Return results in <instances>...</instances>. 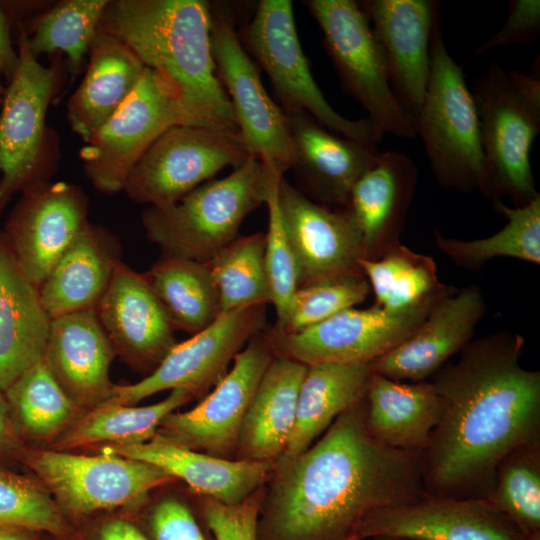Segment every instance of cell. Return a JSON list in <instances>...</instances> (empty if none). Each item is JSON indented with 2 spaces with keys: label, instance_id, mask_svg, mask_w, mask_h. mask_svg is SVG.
Instances as JSON below:
<instances>
[{
  "label": "cell",
  "instance_id": "6da1fadb",
  "mask_svg": "<svg viewBox=\"0 0 540 540\" xmlns=\"http://www.w3.org/2000/svg\"><path fill=\"white\" fill-rule=\"evenodd\" d=\"M518 334L468 343L436 372L441 416L421 454L426 495L485 499L500 461L540 442V373L521 366Z\"/></svg>",
  "mask_w": 540,
  "mask_h": 540
},
{
  "label": "cell",
  "instance_id": "7a4b0ae2",
  "mask_svg": "<svg viewBox=\"0 0 540 540\" xmlns=\"http://www.w3.org/2000/svg\"><path fill=\"white\" fill-rule=\"evenodd\" d=\"M365 398L298 457L275 465L265 499V540H348L372 510L425 495L421 453L376 440Z\"/></svg>",
  "mask_w": 540,
  "mask_h": 540
},
{
  "label": "cell",
  "instance_id": "3957f363",
  "mask_svg": "<svg viewBox=\"0 0 540 540\" xmlns=\"http://www.w3.org/2000/svg\"><path fill=\"white\" fill-rule=\"evenodd\" d=\"M210 4L203 0H109L98 31L125 43L146 68L180 90L186 125L240 139L212 56Z\"/></svg>",
  "mask_w": 540,
  "mask_h": 540
},
{
  "label": "cell",
  "instance_id": "277c9868",
  "mask_svg": "<svg viewBox=\"0 0 540 540\" xmlns=\"http://www.w3.org/2000/svg\"><path fill=\"white\" fill-rule=\"evenodd\" d=\"M275 164L248 157L228 176L198 186L177 202L148 206L142 225L163 255L207 262L235 240L244 218L265 204Z\"/></svg>",
  "mask_w": 540,
  "mask_h": 540
},
{
  "label": "cell",
  "instance_id": "5b68a950",
  "mask_svg": "<svg viewBox=\"0 0 540 540\" xmlns=\"http://www.w3.org/2000/svg\"><path fill=\"white\" fill-rule=\"evenodd\" d=\"M16 29L19 64L0 109V214L15 194L51 181L61 158L60 137L46 117L65 82L64 63L42 65L23 23Z\"/></svg>",
  "mask_w": 540,
  "mask_h": 540
},
{
  "label": "cell",
  "instance_id": "8992f818",
  "mask_svg": "<svg viewBox=\"0 0 540 540\" xmlns=\"http://www.w3.org/2000/svg\"><path fill=\"white\" fill-rule=\"evenodd\" d=\"M475 102L484 159L481 189L508 194L521 205L538 193L530 164L540 133V82L535 75L491 63L470 90Z\"/></svg>",
  "mask_w": 540,
  "mask_h": 540
},
{
  "label": "cell",
  "instance_id": "52a82bcc",
  "mask_svg": "<svg viewBox=\"0 0 540 540\" xmlns=\"http://www.w3.org/2000/svg\"><path fill=\"white\" fill-rule=\"evenodd\" d=\"M414 130L441 184L481 189L484 159L477 110L463 69L444 44L441 23L432 35L429 76Z\"/></svg>",
  "mask_w": 540,
  "mask_h": 540
},
{
  "label": "cell",
  "instance_id": "ba28073f",
  "mask_svg": "<svg viewBox=\"0 0 540 540\" xmlns=\"http://www.w3.org/2000/svg\"><path fill=\"white\" fill-rule=\"evenodd\" d=\"M344 89L368 113L379 140L385 134L415 137L412 121L395 97L382 48L368 18L353 0H306Z\"/></svg>",
  "mask_w": 540,
  "mask_h": 540
},
{
  "label": "cell",
  "instance_id": "9c48e42d",
  "mask_svg": "<svg viewBox=\"0 0 540 540\" xmlns=\"http://www.w3.org/2000/svg\"><path fill=\"white\" fill-rule=\"evenodd\" d=\"M186 125L182 95L160 72L146 68L119 109L80 149L86 178L100 193L123 191L150 146L169 128Z\"/></svg>",
  "mask_w": 540,
  "mask_h": 540
},
{
  "label": "cell",
  "instance_id": "30bf717a",
  "mask_svg": "<svg viewBox=\"0 0 540 540\" xmlns=\"http://www.w3.org/2000/svg\"><path fill=\"white\" fill-rule=\"evenodd\" d=\"M244 40L270 79L284 112L304 111L338 135L379 143L367 118L348 119L324 97L301 47L290 0L260 1Z\"/></svg>",
  "mask_w": 540,
  "mask_h": 540
},
{
  "label": "cell",
  "instance_id": "8fae6325",
  "mask_svg": "<svg viewBox=\"0 0 540 540\" xmlns=\"http://www.w3.org/2000/svg\"><path fill=\"white\" fill-rule=\"evenodd\" d=\"M265 322L266 305L221 313L209 326L176 343L147 377L134 384L114 385L109 398L98 406L134 405L163 390L203 394L223 378L235 355L263 331Z\"/></svg>",
  "mask_w": 540,
  "mask_h": 540
},
{
  "label": "cell",
  "instance_id": "7c38bea8",
  "mask_svg": "<svg viewBox=\"0 0 540 540\" xmlns=\"http://www.w3.org/2000/svg\"><path fill=\"white\" fill-rule=\"evenodd\" d=\"M249 157L242 141L193 125L165 131L130 172L123 191L134 202L173 204L227 166Z\"/></svg>",
  "mask_w": 540,
  "mask_h": 540
},
{
  "label": "cell",
  "instance_id": "4fadbf2b",
  "mask_svg": "<svg viewBox=\"0 0 540 540\" xmlns=\"http://www.w3.org/2000/svg\"><path fill=\"white\" fill-rule=\"evenodd\" d=\"M23 462L61 506L89 513L131 504L173 478L160 468L111 453L75 455L58 450H26Z\"/></svg>",
  "mask_w": 540,
  "mask_h": 540
},
{
  "label": "cell",
  "instance_id": "5bb4252c",
  "mask_svg": "<svg viewBox=\"0 0 540 540\" xmlns=\"http://www.w3.org/2000/svg\"><path fill=\"white\" fill-rule=\"evenodd\" d=\"M267 332L253 336L233 365L198 405L172 412L156 435L179 446L226 458L236 450L240 429L258 385L275 357Z\"/></svg>",
  "mask_w": 540,
  "mask_h": 540
},
{
  "label": "cell",
  "instance_id": "9a60e30c",
  "mask_svg": "<svg viewBox=\"0 0 540 540\" xmlns=\"http://www.w3.org/2000/svg\"><path fill=\"white\" fill-rule=\"evenodd\" d=\"M435 304L402 313L351 307L305 330L267 335L276 355L306 366L373 362L406 340Z\"/></svg>",
  "mask_w": 540,
  "mask_h": 540
},
{
  "label": "cell",
  "instance_id": "2e32d148",
  "mask_svg": "<svg viewBox=\"0 0 540 540\" xmlns=\"http://www.w3.org/2000/svg\"><path fill=\"white\" fill-rule=\"evenodd\" d=\"M211 48L218 78L230 95L248 155L271 162L285 173L292 162L286 115L265 90L231 19L221 12L212 14Z\"/></svg>",
  "mask_w": 540,
  "mask_h": 540
},
{
  "label": "cell",
  "instance_id": "e0dca14e",
  "mask_svg": "<svg viewBox=\"0 0 540 540\" xmlns=\"http://www.w3.org/2000/svg\"><path fill=\"white\" fill-rule=\"evenodd\" d=\"M20 194L3 233L27 277L40 287L88 221V198L64 181L40 183Z\"/></svg>",
  "mask_w": 540,
  "mask_h": 540
},
{
  "label": "cell",
  "instance_id": "ac0fdd59",
  "mask_svg": "<svg viewBox=\"0 0 540 540\" xmlns=\"http://www.w3.org/2000/svg\"><path fill=\"white\" fill-rule=\"evenodd\" d=\"M360 538L411 540H526L504 514L485 499L423 497L370 511L359 523Z\"/></svg>",
  "mask_w": 540,
  "mask_h": 540
},
{
  "label": "cell",
  "instance_id": "d6986e66",
  "mask_svg": "<svg viewBox=\"0 0 540 540\" xmlns=\"http://www.w3.org/2000/svg\"><path fill=\"white\" fill-rule=\"evenodd\" d=\"M278 202L298 272V287L360 272L366 258L356 223L348 210L316 203L282 176Z\"/></svg>",
  "mask_w": 540,
  "mask_h": 540
},
{
  "label": "cell",
  "instance_id": "ffe728a7",
  "mask_svg": "<svg viewBox=\"0 0 540 540\" xmlns=\"http://www.w3.org/2000/svg\"><path fill=\"white\" fill-rule=\"evenodd\" d=\"M380 44L392 91L413 123L425 96L430 44L440 21L434 0H365L358 2Z\"/></svg>",
  "mask_w": 540,
  "mask_h": 540
},
{
  "label": "cell",
  "instance_id": "44dd1931",
  "mask_svg": "<svg viewBox=\"0 0 540 540\" xmlns=\"http://www.w3.org/2000/svg\"><path fill=\"white\" fill-rule=\"evenodd\" d=\"M95 311L115 352L132 364L157 367L177 343L174 327L145 274L123 262Z\"/></svg>",
  "mask_w": 540,
  "mask_h": 540
},
{
  "label": "cell",
  "instance_id": "7402d4cb",
  "mask_svg": "<svg viewBox=\"0 0 540 540\" xmlns=\"http://www.w3.org/2000/svg\"><path fill=\"white\" fill-rule=\"evenodd\" d=\"M484 312L478 288L449 293L406 340L372 362L373 372L399 382L422 381L469 343Z\"/></svg>",
  "mask_w": 540,
  "mask_h": 540
},
{
  "label": "cell",
  "instance_id": "603a6c76",
  "mask_svg": "<svg viewBox=\"0 0 540 540\" xmlns=\"http://www.w3.org/2000/svg\"><path fill=\"white\" fill-rule=\"evenodd\" d=\"M284 113L292 143L290 168L318 201L347 206L352 187L380 156L376 144L338 135L304 111Z\"/></svg>",
  "mask_w": 540,
  "mask_h": 540
},
{
  "label": "cell",
  "instance_id": "cb8c5ba5",
  "mask_svg": "<svg viewBox=\"0 0 540 540\" xmlns=\"http://www.w3.org/2000/svg\"><path fill=\"white\" fill-rule=\"evenodd\" d=\"M115 354L95 309H89L52 319L42 360L77 406L94 408L111 394Z\"/></svg>",
  "mask_w": 540,
  "mask_h": 540
},
{
  "label": "cell",
  "instance_id": "d4e9b609",
  "mask_svg": "<svg viewBox=\"0 0 540 540\" xmlns=\"http://www.w3.org/2000/svg\"><path fill=\"white\" fill-rule=\"evenodd\" d=\"M103 449L152 464L179 478L208 499L238 504L262 487L275 468L272 462L229 460L176 445L155 435L133 445L107 444Z\"/></svg>",
  "mask_w": 540,
  "mask_h": 540
},
{
  "label": "cell",
  "instance_id": "484cf974",
  "mask_svg": "<svg viewBox=\"0 0 540 540\" xmlns=\"http://www.w3.org/2000/svg\"><path fill=\"white\" fill-rule=\"evenodd\" d=\"M51 317L0 231V391L43 359Z\"/></svg>",
  "mask_w": 540,
  "mask_h": 540
},
{
  "label": "cell",
  "instance_id": "4316f807",
  "mask_svg": "<svg viewBox=\"0 0 540 540\" xmlns=\"http://www.w3.org/2000/svg\"><path fill=\"white\" fill-rule=\"evenodd\" d=\"M121 262L117 237L87 221L39 287L51 319L95 309Z\"/></svg>",
  "mask_w": 540,
  "mask_h": 540
},
{
  "label": "cell",
  "instance_id": "83f0119b",
  "mask_svg": "<svg viewBox=\"0 0 540 540\" xmlns=\"http://www.w3.org/2000/svg\"><path fill=\"white\" fill-rule=\"evenodd\" d=\"M146 67L122 41L96 32L84 78L67 102L71 130L84 143L119 109L142 78Z\"/></svg>",
  "mask_w": 540,
  "mask_h": 540
},
{
  "label": "cell",
  "instance_id": "f1b7e54d",
  "mask_svg": "<svg viewBox=\"0 0 540 540\" xmlns=\"http://www.w3.org/2000/svg\"><path fill=\"white\" fill-rule=\"evenodd\" d=\"M308 366L275 355L265 371L243 420L236 460L275 463L290 440L300 386Z\"/></svg>",
  "mask_w": 540,
  "mask_h": 540
},
{
  "label": "cell",
  "instance_id": "f546056e",
  "mask_svg": "<svg viewBox=\"0 0 540 540\" xmlns=\"http://www.w3.org/2000/svg\"><path fill=\"white\" fill-rule=\"evenodd\" d=\"M369 433L391 448L421 453L439 422L442 404L429 382L402 383L372 373L365 394Z\"/></svg>",
  "mask_w": 540,
  "mask_h": 540
},
{
  "label": "cell",
  "instance_id": "4dcf8cb0",
  "mask_svg": "<svg viewBox=\"0 0 540 540\" xmlns=\"http://www.w3.org/2000/svg\"><path fill=\"white\" fill-rule=\"evenodd\" d=\"M372 373V362L308 366L299 390L294 428L275 465L301 455L339 415L363 400Z\"/></svg>",
  "mask_w": 540,
  "mask_h": 540
},
{
  "label": "cell",
  "instance_id": "1f68e13d",
  "mask_svg": "<svg viewBox=\"0 0 540 540\" xmlns=\"http://www.w3.org/2000/svg\"><path fill=\"white\" fill-rule=\"evenodd\" d=\"M417 180V167L403 153H380L351 189L346 206L359 230L366 258L399 228Z\"/></svg>",
  "mask_w": 540,
  "mask_h": 540
},
{
  "label": "cell",
  "instance_id": "d6a6232c",
  "mask_svg": "<svg viewBox=\"0 0 540 540\" xmlns=\"http://www.w3.org/2000/svg\"><path fill=\"white\" fill-rule=\"evenodd\" d=\"M144 274L174 329L195 334L222 313L219 296L205 262L163 255Z\"/></svg>",
  "mask_w": 540,
  "mask_h": 540
},
{
  "label": "cell",
  "instance_id": "836d02e7",
  "mask_svg": "<svg viewBox=\"0 0 540 540\" xmlns=\"http://www.w3.org/2000/svg\"><path fill=\"white\" fill-rule=\"evenodd\" d=\"M358 266L374 292L375 305L390 313L433 305L449 294L438 280L434 260L402 245L380 258H362Z\"/></svg>",
  "mask_w": 540,
  "mask_h": 540
},
{
  "label": "cell",
  "instance_id": "e575fe53",
  "mask_svg": "<svg viewBox=\"0 0 540 540\" xmlns=\"http://www.w3.org/2000/svg\"><path fill=\"white\" fill-rule=\"evenodd\" d=\"M191 398L189 392L174 389L162 401L148 406H97L61 437L56 448L68 449L99 442L117 445L147 442L156 435L164 418Z\"/></svg>",
  "mask_w": 540,
  "mask_h": 540
},
{
  "label": "cell",
  "instance_id": "d590c367",
  "mask_svg": "<svg viewBox=\"0 0 540 540\" xmlns=\"http://www.w3.org/2000/svg\"><path fill=\"white\" fill-rule=\"evenodd\" d=\"M497 212L507 218L497 233L482 239L464 241L445 238L436 232L438 248L455 263L478 267L495 257H510L540 263V196L524 205L510 208L500 199L494 200Z\"/></svg>",
  "mask_w": 540,
  "mask_h": 540
},
{
  "label": "cell",
  "instance_id": "8d00e7d4",
  "mask_svg": "<svg viewBox=\"0 0 540 540\" xmlns=\"http://www.w3.org/2000/svg\"><path fill=\"white\" fill-rule=\"evenodd\" d=\"M109 0H62L32 21L28 46L35 57L66 55L67 70L78 74L88 58L91 42Z\"/></svg>",
  "mask_w": 540,
  "mask_h": 540
},
{
  "label": "cell",
  "instance_id": "74e56055",
  "mask_svg": "<svg viewBox=\"0 0 540 540\" xmlns=\"http://www.w3.org/2000/svg\"><path fill=\"white\" fill-rule=\"evenodd\" d=\"M265 234L237 237L205 262L221 311L271 303L265 260Z\"/></svg>",
  "mask_w": 540,
  "mask_h": 540
},
{
  "label": "cell",
  "instance_id": "f35d334b",
  "mask_svg": "<svg viewBox=\"0 0 540 540\" xmlns=\"http://www.w3.org/2000/svg\"><path fill=\"white\" fill-rule=\"evenodd\" d=\"M485 500L528 538L540 530V442L508 453L497 466Z\"/></svg>",
  "mask_w": 540,
  "mask_h": 540
},
{
  "label": "cell",
  "instance_id": "ab89813d",
  "mask_svg": "<svg viewBox=\"0 0 540 540\" xmlns=\"http://www.w3.org/2000/svg\"><path fill=\"white\" fill-rule=\"evenodd\" d=\"M4 395L21 430L36 438L59 432L77 409L43 360L16 379Z\"/></svg>",
  "mask_w": 540,
  "mask_h": 540
},
{
  "label": "cell",
  "instance_id": "60d3db41",
  "mask_svg": "<svg viewBox=\"0 0 540 540\" xmlns=\"http://www.w3.org/2000/svg\"><path fill=\"white\" fill-rule=\"evenodd\" d=\"M369 292V283L361 271L300 286L292 296L286 324L279 333H296L321 323L360 304Z\"/></svg>",
  "mask_w": 540,
  "mask_h": 540
},
{
  "label": "cell",
  "instance_id": "b9f144b4",
  "mask_svg": "<svg viewBox=\"0 0 540 540\" xmlns=\"http://www.w3.org/2000/svg\"><path fill=\"white\" fill-rule=\"evenodd\" d=\"M277 175L269 189L265 204L268 208V230L265 234V268L271 291V303L276 311V324L272 328L281 332L286 324L292 296L298 288V272L278 202Z\"/></svg>",
  "mask_w": 540,
  "mask_h": 540
},
{
  "label": "cell",
  "instance_id": "7bdbcfd3",
  "mask_svg": "<svg viewBox=\"0 0 540 540\" xmlns=\"http://www.w3.org/2000/svg\"><path fill=\"white\" fill-rule=\"evenodd\" d=\"M0 526L61 534L64 519L48 492L38 483L0 470Z\"/></svg>",
  "mask_w": 540,
  "mask_h": 540
},
{
  "label": "cell",
  "instance_id": "ee69618b",
  "mask_svg": "<svg viewBox=\"0 0 540 540\" xmlns=\"http://www.w3.org/2000/svg\"><path fill=\"white\" fill-rule=\"evenodd\" d=\"M262 499L261 488L234 505L206 498L204 515L216 540H258Z\"/></svg>",
  "mask_w": 540,
  "mask_h": 540
},
{
  "label": "cell",
  "instance_id": "f6af8a7d",
  "mask_svg": "<svg viewBox=\"0 0 540 540\" xmlns=\"http://www.w3.org/2000/svg\"><path fill=\"white\" fill-rule=\"evenodd\" d=\"M540 33V1L512 0L507 19L502 28L487 42L478 47L474 56L487 50L528 43Z\"/></svg>",
  "mask_w": 540,
  "mask_h": 540
},
{
  "label": "cell",
  "instance_id": "bcb514c9",
  "mask_svg": "<svg viewBox=\"0 0 540 540\" xmlns=\"http://www.w3.org/2000/svg\"><path fill=\"white\" fill-rule=\"evenodd\" d=\"M152 530L156 540H205L187 507L172 498L154 509Z\"/></svg>",
  "mask_w": 540,
  "mask_h": 540
},
{
  "label": "cell",
  "instance_id": "7dc6e473",
  "mask_svg": "<svg viewBox=\"0 0 540 540\" xmlns=\"http://www.w3.org/2000/svg\"><path fill=\"white\" fill-rule=\"evenodd\" d=\"M11 20L0 2V75L6 84L13 78L19 64L18 52L11 40Z\"/></svg>",
  "mask_w": 540,
  "mask_h": 540
},
{
  "label": "cell",
  "instance_id": "c3c4849f",
  "mask_svg": "<svg viewBox=\"0 0 540 540\" xmlns=\"http://www.w3.org/2000/svg\"><path fill=\"white\" fill-rule=\"evenodd\" d=\"M101 540H148L132 524L116 520L103 526L100 533Z\"/></svg>",
  "mask_w": 540,
  "mask_h": 540
},
{
  "label": "cell",
  "instance_id": "681fc988",
  "mask_svg": "<svg viewBox=\"0 0 540 540\" xmlns=\"http://www.w3.org/2000/svg\"><path fill=\"white\" fill-rule=\"evenodd\" d=\"M10 408L4 392L0 391V449L5 447L11 438Z\"/></svg>",
  "mask_w": 540,
  "mask_h": 540
},
{
  "label": "cell",
  "instance_id": "f907efd6",
  "mask_svg": "<svg viewBox=\"0 0 540 540\" xmlns=\"http://www.w3.org/2000/svg\"><path fill=\"white\" fill-rule=\"evenodd\" d=\"M25 529L0 526V540H29Z\"/></svg>",
  "mask_w": 540,
  "mask_h": 540
},
{
  "label": "cell",
  "instance_id": "816d5d0a",
  "mask_svg": "<svg viewBox=\"0 0 540 540\" xmlns=\"http://www.w3.org/2000/svg\"><path fill=\"white\" fill-rule=\"evenodd\" d=\"M374 540H411V539L395 538V537H375Z\"/></svg>",
  "mask_w": 540,
  "mask_h": 540
},
{
  "label": "cell",
  "instance_id": "f5cc1de1",
  "mask_svg": "<svg viewBox=\"0 0 540 540\" xmlns=\"http://www.w3.org/2000/svg\"><path fill=\"white\" fill-rule=\"evenodd\" d=\"M4 93H5V87L2 85V82H1V79H0V109H1Z\"/></svg>",
  "mask_w": 540,
  "mask_h": 540
},
{
  "label": "cell",
  "instance_id": "db71d44e",
  "mask_svg": "<svg viewBox=\"0 0 540 540\" xmlns=\"http://www.w3.org/2000/svg\"><path fill=\"white\" fill-rule=\"evenodd\" d=\"M526 540H540V538H539V535H534V536L528 537Z\"/></svg>",
  "mask_w": 540,
  "mask_h": 540
},
{
  "label": "cell",
  "instance_id": "11a10c76",
  "mask_svg": "<svg viewBox=\"0 0 540 540\" xmlns=\"http://www.w3.org/2000/svg\"><path fill=\"white\" fill-rule=\"evenodd\" d=\"M348 540H360V538L355 534L352 535Z\"/></svg>",
  "mask_w": 540,
  "mask_h": 540
}]
</instances>
